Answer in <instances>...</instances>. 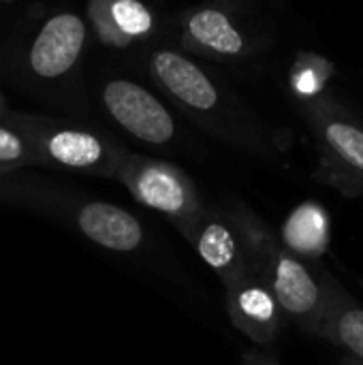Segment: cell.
<instances>
[{"label":"cell","instance_id":"obj_4","mask_svg":"<svg viewBox=\"0 0 363 365\" xmlns=\"http://www.w3.org/2000/svg\"><path fill=\"white\" fill-rule=\"evenodd\" d=\"M148 75L197 124L223 133V92L193 56L171 47H156L148 53Z\"/></svg>","mask_w":363,"mask_h":365},{"label":"cell","instance_id":"obj_12","mask_svg":"<svg viewBox=\"0 0 363 365\" xmlns=\"http://www.w3.org/2000/svg\"><path fill=\"white\" fill-rule=\"evenodd\" d=\"M363 361V306L329 274L327 312L319 336Z\"/></svg>","mask_w":363,"mask_h":365},{"label":"cell","instance_id":"obj_8","mask_svg":"<svg viewBox=\"0 0 363 365\" xmlns=\"http://www.w3.org/2000/svg\"><path fill=\"white\" fill-rule=\"evenodd\" d=\"M225 308L231 325L259 346H272L287 321L274 293L250 269L225 289Z\"/></svg>","mask_w":363,"mask_h":365},{"label":"cell","instance_id":"obj_9","mask_svg":"<svg viewBox=\"0 0 363 365\" xmlns=\"http://www.w3.org/2000/svg\"><path fill=\"white\" fill-rule=\"evenodd\" d=\"M83 19L107 49H131L158 32V17L145 0H88Z\"/></svg>","mask_w":363,"mask_h":365},{"label":"cell","instance_id":"obj_15","mask_svg":"<svg viewBox=\"0 0 363 365\" xmlns=\"http://www.w3.org/2000/svg\"><path fill=\"white\" fill-rule=\"evenodd\" d=\"M30 167H45L41 154L17 128L0 122V175Z\"/></svg>","mask_w":363,"mask_h":365},{"label":"cell","instance_id":"obj_3","mask_svg":"<svg viewBox=\"0 0 363 365\" xmlns=\"http://www.w3.org/2000/svg\"><path fill=\"white\" fill-rule=\"evenodd\" d=\"M116 180L137 203L165 216L182 237L208 207L195 180L184 169L163 158L128 150Z\"/></svg>","mask_w":363,"mask_h":365},{"label":"cell","instance_id":"obj_1","mask_svg":"<svg viewBox=\"0 0 363 365\" xmlns=\"http://www.w3.org/2000/svg\"><path fill=\"white\" fill-rule=\"evenodd\" d=\"M218 207L240 237L248 269L267 284L285 317L302 331L319 336L327 312L329 272L293 255L278 233L246 203L229 199Z\"/></svg>","mask_w":363,"mask_h":365},{"label":"cell","instance_id":"obj_19","mask_svg":"<svg viewBox=\"0 0 363 365\" xmlns=\"http://www.w3.org/2000/svg\"><path fill=\"white\" fill-rule=\"evenodd\" d=\"M359 287H362V289H363V278H362V280H359Z\"/></svg>","mask_w":363,"mask_h":365},{"label":"cell","instance_id":"obj_2","mask_svg":"<svg viewBox=\"0 0 363 365\" xmlns=\"http://www.w3.org/2000/svg\"><path fill=\"white\" fill-rule=\"evenodd\" d=\"M17 128L41 154L45 167L116 180L128 148L111 135L39 113L9 111L2 120Z\"/></svg>","mask_w":363,"mask_h":365},{"label":"cell","instance_id":"obj_18","mask_svg":"<svg viewBox=\"0 0 363 365\" xmlns=\"http://www.w3.org/2000/svg\"><path fill=\"white\" fill-rule=\"evenodd\" d=\"M9 111H11V109H9V105H6L4 96L0 94V122H2V120H4V118L9 115Z\"/></svg>","mask_w":363,"mask_h":365},{"label":"cell","instance_id":"obj_14","mask_svg":"<svg viewBox=\"0 0 363 365\" xmlns=\"http://www.w3.org/2000/svg\"><path fill=\"white\" fill-rule=\"evenodd\" d=\"M323 137L336 160L347 167L349 178L342 192L349 197H363V130L344 122H332Z\"/></svg>","mask_w":363,"mask_h":365},{"label":"cell","instance_id":"obj_17","mask_svg":"<svg viewBox=\"0 0 363 365\" xmlns=\"http://www.w3.org/2000/svg\"><path fill=\"white\" fill-rule=\"evenodd\" d=\"M340 365H363V361H362V359H357V357H353V355H349V353H347V355L342 357Z\"/></svg>","mask_w":363,"mask_h":365},{"label":"cell","instance_id":"obj_5","mask_svg":"<svg viewBox=\"0 0 363 365\" xmlns=\"http://www.w3.org/2000/svg\"><path fill=\"white\" fill-rule=\"evenodd\" d=\"M88 24L75 11H56L47 15L24 49L26 73L41 83H58L68 79L88 45Z\"/></svg>","mask_w":363,"mask_h":365},{"label":"cell","instance_id":"obj_10","mask_svg":"<svg viewBox=\"0 0 363 365\" xmlns=\"http://www.w3.org/2000/svg\"><path fill=\"white\" fill-rule=\"evenodd\" d=\"M180 51L188 56L235 58L246 51V36L231 13L218 4H197L178 17Z\"/></svg>","mask_w":363,"mask_h":365},{"label":"cell","instance_id":"obj_7","mask_svg":"<svg viewBox=\"0 0 363 365\" xmlns=\"http://www.w3.org/2000/svg\"><path fill=\"white\" fill-rule=\"evenodd\" d=\"M62 222L96 246L118 255H133L145 244L141 220L109 201L71 195L62 212Z\"/></svg>","mask_w":363,"mask_h":365},{"label":"cell","instance_id":"obj_13","mask_svg":"<svg viewBox=\"0 0 363 365\" xmlns=\"http://www.w3.org/2000/svg\"><path fill=\"white\" fill-rule=\"evenodd\" d=\"M278 237L293 255L304 261L319 263V259L329 250L332 218L323 205L306 201L289 214Z\"/></svg>","mask_w":363,"mask_h":365},{"label":"cell","instance_id":"obj_20","mask_svg":"<svg viewBox=\"0 0 363 365\" xmlns=\"http://www.w3.org/2000/svg\"><path fill=\"white\" fill-rule=\"evenodd\" d=\"M0 2H11V0H0Z\"/></svg>","mask_w":363,"mask_h":365},{"label":"cell","instance_id":"obj_16","mask_svg":"<svg viewBox=\"0 0 363 365\" xmlns=\"http://www.w3.org/2000/svg\"><path fill=\"white\" fill-rule=\"evenodd\" d=\"M240 365H280V361L267 353H248Z\"/></svg>","mask_w":363,"mask_h":365},{"label":"cell","instance_id":"obj_11","mask_svg":"<svg viewBox=\"0 0 363 365\" xmlns=\"http://www.w3.org/2000/svg\"><path fill=\"white\" fill-rule=\"evenodd\" d=\"M184 240L218 276L225 289L235 284L248 272L240 237L218 205H208Z\"/></svg>","mask_w":363,"mask_h":365},{"label":"cell","instance_id":"obj_6","mask_svg":"<svg viewBox=\"0 0 363 365\" xmlns=\"http://www.w3.org/2000/svg\"><path fill=\"white\" fill-rule=\"evenodd\" d=\"M101 105L131 137L152 148H167L178 137V124L165 103L145 86L113 77L101 83Z\"/></svg>","mask_w":363,"mask_h":365}]
</instances>
